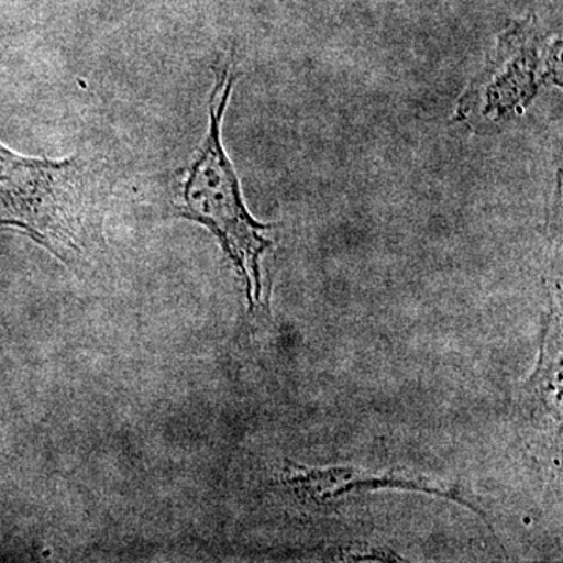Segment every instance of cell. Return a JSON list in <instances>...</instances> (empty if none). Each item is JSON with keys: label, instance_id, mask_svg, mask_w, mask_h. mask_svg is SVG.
<instances>
[{"label": "cell", "instance_id": "1", "mask_svg": "<svg viewBox=\"0 0 563 563\" xmlns=\"http://www.w3.org/2000/svg\"><path fill=\"white\" fill-rule=\"evenodd\" d=\"M103 177L81 157H22L0 144V228L11 225L73 265L87 251Z\"/></svg>", "mask_w": 563, "mask_h": 563}, {"label": "cell", "instance_id": "2", "mask_svg": "<svg viewBox=\"0 0 563 563\" xmlns=\"http://www.w3.org/2000/svg\"><path fill=\"white\" fill-rule=\"evenodd\" d=\"M235 74L231 65L217 74L210 96L209 131L196 151L181 181L179 214L214 233L246 288L251 309L261 306V258L272 242L263 235L268 225L251 217L242 188L221 140V124L231 99Z\"/></svg>", "mask_w": 563, "mask_h": 563}]
</instances>
